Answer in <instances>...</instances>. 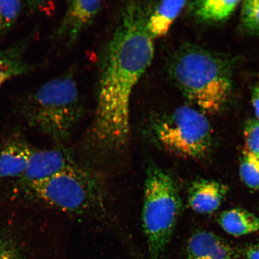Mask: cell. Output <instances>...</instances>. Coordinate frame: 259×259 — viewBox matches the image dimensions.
Returning <instances> with one entry per match:
<instances>
[{"label":"cell","mask_w":259,"mask_h":259,"mask_svg":"<svg viewBox=\"0 0 259 259\" xmlns=\"http://www.w3.org/2000/svg\"><path fill=\"white\" fill-rule=\"evenodd\" d=\"M25 9V2L0 1V37L14 27Z\"/></svg>","instance_id":"e0dca14e"},{"label":"cell","mask_w":259,"mask_h":259,"mask_svg":"<svg viewBox=\"0 0 259 259\" xmlns=\"http://www.w3.org/2000/svg\"><path fill=\"white\" fill-rule=\"evenodd\" d=\"M234 254L231 246L219 236L201 231L189 239L185 259H232Z\"/></svg>","instance_id":"4fadbf2b"},{"label":"cell","mask_w":259,"mask_h":259,"mask_svg":"<svg viewBox=\"0 0 259 259\" xmlns=\"http://www.w3.org/2000/svg\"><path fill=\"white\" fill-rule=\"evenodd\" d=\"M239 1L205 0L192 3L194 15L203 21L218 22L228 19L237 8Z\"/></svg>","instance_id":"2e32d148"},{"label":"cell","mask_w":259,"mask_h":259,"mask_svg":"<svg viewBox=\"0 0 259 259\" xmlns=\"http://www.w3.org/2000/svg\"><path fill=\"white\" fill-rule=\"evenodd\" d=\"M35 148L18 127L0 135V184L21 177Z\"/></svg>","instance_id":"ba28073f"},{"label":"cell","mask_w":259,"mask_h":259,"mask_svg":"<svg viewBox=\"0 0 259 259\" xmlns=\"http://www.w3.org/2000/svg\"><path fill=\"white\" fill-rule=\"evenodd\" d=\"M187 3V1H164L150 8L147 27L153 40L167 33Z\"/></svg>","instance_id":"5bb4252c"},{"label":"cell","mask_w":259,"mask_h":259,"mask_svg":"<svg viewBox=\"0 0 259 259\" xmlns=\"http://www.w3.org/2000/svg\"><path fill=\"white\" fill-rule=\"evenodd\" d=\"M245 150L259 157V122L251 119L246 122L244 128Z\"/></svg>","instance_id":"ffe728a7"},{"label":"cell","mask_w":259,"mask_h":259,"mask_svg":"<svg viewBox=\"0 0 259 259\" xmlns=\"http://www.w3.org/2000/svg\"><path fill=\"white\" fill-rule=\"evenodd\" d=\"M149 132L155 143L177 156L199 158L211 146L212 129L205 113L187 105L151 118Z\"/></svg>","instance_id":"52a82bcc"},{"label":"cell","mask_w":259,"mask_h":259,"mask_svg":"<svg viewBox=\"0 0 259 259\" xmlns=\"http://www.w3.org/2000/svg\"><path fill=\"white\" fill-rule=\"evenodd\" d=\"M53 2L46 1H26L25 9L30 13L44 12L50 14L54 10Z\"/></svg>","instance_id":"44dd1931"},{"label":"cell","mask_w":259,"mask_h":259,"mask_svg":"<svg viewBox=\"0 0 259 259\" xmlns=\"http://www.w3.org/2000/svg\"><path fill=\"white\" fill-rule=\"evenodd\" d=\"M181 199L176 181L155 163L146 171L142 226L150 259H162L181 212Z\"/></svg>","instance_id":"5b68a950"},{"label":"cell","mask_w":259,"mask_h":259,"mask_svg":"<svg viewBox=\"0 0 259 259\" xmlns=\"http://www.w3.org/2000/svg\"><path fill=\"white\" fill-rule=\"evenodd\" d=\"M251 102L255 117H256L255 119L259 122V81L252 90Z\"/></svg>","instance_id":"7402d4cb"},{"label":"cell","mask_w":259,"mask_h":259,"mask_svg":"<svg viewBox=\"0 0 259 259\" xmlns=\"http://www.w3.org/2000/svg\"><path fill=\"white\" fill-rule=\"evenodd\" d=\"M171 80L190 103L205 113L224 108L231 96L232 75L228 63L193 44H184L170 58Z\"/></svg>","instance_id":"3957f363"},{"label":"cell","mask_w":259,"mask_h":259,"mask_svg":"<svg viewBox=\"0 0 259 259\" xmlns=\"http://www.w3.org/2000/svg\"><path fill=\"white\" fill-rule=\"evenodd\" d=\"M56 219L34 207L0 204V259H31L53 247Z\"/></svg>","instance_id":"8992f818"},{"label":"cell","mask_w":259,"mask_h":259,"mask_svg":"<svg viewBox=\"0 0 259 259\" xmlns=\"http://www.w3.org/2000/svg\"><path fill=\"white\" fill-rule=\"evenodd\" d=\"M149 9L139 2L126 5L107 48L95 116L82 144L95 160L119 156L128 145L132 93L154 58L147 27Z\"/></svg>","instance_id":"6da1fadb"},{"label":"cell","mask_w":259,"mask_h":259,"mask_svg":"<svg viewBox=\"0 0 259 259\" xmlns=\"http://www.w3.org/2000/svg\"><path fill=\"white\" fill-rule=\"evenodd\" d=\"M77 161L73 152L64 144H56L48 148H36L21 177L9 182H38L67 169Z\"/></svg>","instance_id":"9c48e42d"},{"label":"cell","mask_w":259,"mask_h":259,"mask_svg":"<svg viewBox=\"0 0 259 259\" xmlns=\"http://www.w3.org/2000/svg\"><path fill=\"white\" fill-rule=\"evenodd\" d=\"M219 222L226 232L234 236L250 234L259 229V218L242 208L225 210L220 214Z\"/></svg>","instance_id":"9a60e30c"},{"label":"cell","mask_w":259,"mask_h":259,"mask_svg":"<svg viewBox=\"0 0 259 259\" xmlns=\"http://www.w3.org/2000/svg\"><path fill=\"white\" fill-rule=\"evenodd\" d=\"M247 259H259V244L249 247L246 252Z\"/></svg>","instance_id":"603a6c76"},{"label":"cell","mask_w":259,"mask_h":259,"mask_svg":"<svg viewBox=\"0 0 259 259\" xmlns=\"http://www.w3.org/2000/svg\"><path fill=\"white\" fill-rule=\"evenodd\" d=\"M34 28L21 40L0 48V89L3 84L15 77L25 75L39 69V64L28 62L25 54L37 33Z\"/></svg>","instance_id":"8fae6325"},{"label":"cell","mask_w":259,"mask_h":259,"mask_svg":"<svg viewBox=\"0 0 259 259\" xmlns=\"http://www.w3.org/2000/svg\"><path fill=\"white\" fill-rule=\"evenodd\" d=\"M228 192V187L218 181L197 180L189 188L188 200L194 211L212 213L219 208Z\"/></svg>","instance_id":"7c38bea8"},{"label":"cell","mask_w":259,"mask_h":259,"mask_svg":"<svg viewBox=\"0 0 259 259\" xmlns=\"http://www.w3.org/2000/svg\"><path fill=\"white\" fill-rule=\"evenodd\" d=\"M241 23L246 30L259 34V0H247L243 2Z\"/></svg>","instance_id":"d6986e66"},{"label":"cell","mask_w":259,"mask_h":259,"mask_svg":"<svg viewBox=\"0 0 259 259\" xmlns=\"http://www.w3.org/2000/svg\"><path fill=\"white\" fill-rule=\"evenodd\" d=\"M240 176L246 186L259 189V157L245 149L241 158Z\"/></svg>","instance_id":"ac0fdd59"},{"label":"cell","mask_w":259,"mask_h":259,"mask_svg":"<svg viewBox=\"0 0 259 259\" xmlns=\"http://www.w3.org/2000/svg\"><path fill=\"white\" fill-rule=\"evenodd\" d=\"M25 124L56 144H64L83 115L82 97L73 71L45 82L16 101Z\"/></svg>","instance_id":"277c9868"},{"label":"cell","mask_w":259,"mask_h":259,"mask_svg":"<svg viewBox=\"0 0 259 259\" xmlns=\"http://www.w3.org/2000/svg\"><path fill=\"white\" fill-rule=\"evenodd\" d=\"M106 199L101 177L79 161L46 180L0 186V203L24 204L57 214H87L102 208Z\"/></svg>","instance_id":"7a4b0ae2"},{"label":"cell","mask_w":259,"mask_h":259,"mask_svg":"<svg viewBox=\"0 0 259 259\" xmlns=\"http://www.w3.org/2000/svg\"><path fill=\"white\" fill-rule=\"evenodd\" d=\"M102 8L100 1H69L62 19L52 35L54 44L71 47L93 23Z\"/></svg>","instance_id":"30bf717a"}]
</instances>
